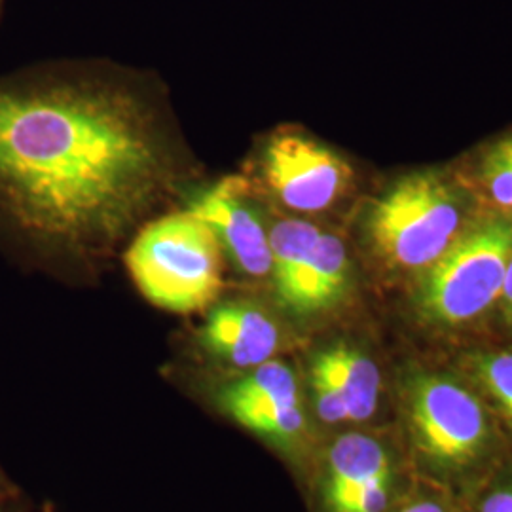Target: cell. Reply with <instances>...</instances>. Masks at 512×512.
<instances>
[{
	"instance_id": "obj_1",
	"label": "cell",
	"mask_w": 512,
	"mask_h": 512,
	"mask_svg": "<svg viewBox=\"0 0 512 512\" xmlns=\"http://www.w3.org/2000/svg\"><path fill=\"white\" fill-rule=\"evenodd\" d=\"M173 177L131 93L61 80L0 84V217L37 247H109Z\"/></svg>"
},
{
	"instance_id": "obj_2",
	"label": "cell",
	"mask_w": 512,
	"mask_h": 512,
	"mask_svg": "<svg viewBox=\"0 0 512 512\" xmlns=\"http://www.w3.org/2000/svg\"><path fill=\"white\" fill-rule=\"evenodd\" d=\"M224 251L215 232L194 213L162 217L126 253L129 275L148 302L179 315L207 311L224 287Z\"/></svg>"
},
{
	"instance_id": "obj_3",
	"label": "cell",
	"mask_w": 512,
	"mask_h": 512,
	"mask_svg": "<svg viewBox=\"0 0 512 512\" xmlns=\"http://www.w3.org/2000/svg\"><path fill=\"white\" fill-rule=\"evenodd\" d=\"M512 258V222L494 220L456 239L427 266L418 289L420 311L439 325L473 321L501 298Z\"/></svg>"
},
{
	"instance_id": "obj_4",
	"label": "cell",
	"mask_w": 512,
	"mask_h": 512,
	"mask_svg": "<svg viewBox=\"0 0 512 512\" xmlns=\"http://www.w3.org/2000/svg\"><path fill=\"white\" fill-rule=\"evenodd\" d=\"M408 429L421 459L437 473L459 475L484 458L492 425L471 389L440 374H414L404 387Z\"/></svg>"
},
{
	"instance_id": "obj_5",
	"label": "cell",
	"mask_w": 512,
	"mask_h": 512,
	"mask_svg": "<svg viewBox=\"0 0 512 512\" xmlns=\"http://www.w3.org/2000/svg\"><path fill=\"white\" fill-rule=\"evenodd\" d=\"M461 203L454 190L435 175H412L374 203L368 219L370 238L387 264L427 268L461 230Z\"/></svg>"
},
{
	"instance_id": "obj_6",
	"label": "cell",
	"mask_w": 512,
	"mask_h": 512,
	"mask_svg": "<svg viewBox=\"0 0 512 512\" xmlns=\"http://www.w3.org/2000/svg\"><path fill=\"white\" fill-rule=\"evenodd\" d=\"M209 406L287 458L302 456L310 440L308 404L298 376L279 359L230 372L213 385Z\"/></svg>"
},
{
	"instance_id": "obj_7",
	"label": "cell",
	"mask_w": 512,
	"mask_h": 512,
	"mask_svg": "<svg viewBox=\"0 0 512 512\" xmlns=\"http://www.w3.org/2000/svg\"><path fill=\"white\" fill-rule=\"evenodd\" d=\"M272 281L279 306L308 319L334 310L349 289L346 245L304 220H283L270 232Z\"/></svg>"
},
{
	"instance_id": "obj_8",
	"label": "cell",
	"mask_w": 512,
	"mask_h": 512,
	"mask_svg": "<svg viewBox=\"0 0 512 512\" xmlns=\"http://www.w3.org/2000/svg\"><path fill=\"white\" fill-rule=\"evenodd\" d=\"M262 165L275 198L296 213L329 209L351 181L349 165L334 150L289 131L270 139Z\"/></svg>"
},
{
	"instance_id": "obj_9",
	"label": "cell",
	"mask_w": 512,
	"mask_h": 512,
	"mask_svg": "<svg viewBox=\"0 0 512 512\" xmlns=\"http://www.w3.org/2000/svg\"><path fill=\"white\" fill-rule=\"evenodd\" d=\"M308 391L317 420L330 427L370 420L382 395V374L363 349L336 342L311 357Z\"/></svg>"
},
{
	"instance_id": "obj_10",
	"label": "cell",
	"mask_w": 512,
	"mask_h": 512,
	"mask_svg": "<svg viewBox=\"0 0 512 512\" xmlns=\"http://www.w3.org/2000/svg\"><path fill=\"white\" fill-rule=\"evenodd\" d=\"M198 346L209 361L230 372H245L275 359L283 332L274 315L253 300H217L198 330Z\"/></svg>"
},
{
	"instance_id": "obj_11",
	"label": "cell",
	"mask_w": 512,
	"mask_h": 512,
	"mask_svg": "<svg viewBox=\"0 0 512 512\" xmlns=\"http://www.w3.org/2000/svg\"><path fill=\"white\" fill-rule=\"evenodd\" d=\"M247 192L243 179L228 177L192 200L188 211L215 232L222 251L241 274L260 279L272 274L270 234Z\"/></svg>"
},
{
	"instance_id": "obj_12",
	"label": "cell",
	"mask_w": 512,
	"mask_h": 512,
	"mask_svg": "<svg viewBox=\"0 0 512 512\" xmlns=\"http://www.w3.org/2000/svg\"><path fill=\"white\" fill-rule=\"evenodd\" d=\"M393 478V458L384 442L348 431L325 450L319 478L323 512H351L374 486Z\"/></svg>"
},
{
	"instance_id": "obj_13",
	"label": "cell",
	"mask_w": 512,
	"mask_h": 512,
	"mask_svg": "<svg viewBox=\"0 0 512 512\" xmlns=\"http://www.w3.org/2000/svg\"><path fill=\"white\" fill-rule=\"evenodd\" d=\"M471 372L478 385L494 401L512 425V353H480L471 359Z\"/></svg>"
},
{
	"instance_id": "obj_14",
	"label": "cell",
	"mask_w": 512,
	"mask_h": 512,
	"mask_svg": "<svg viewBox=\"0 0 512 512\" xmlns=\"http://www.w3.org/2000/svg\"><path fill=\"white\" fill-rule=\"evenodd\" d=\"M484 177L494 202L512 211V139L497 145L488 156Z\"/></svg>"
},
{
	"instance_id": "obj_15",
	"label": "cell",
	"mask_w": 512,
	"mask_h": 512,
	"mask_svg": "<svg viewBox=\"0 0 512 512\" xmlns=\"http://www.w3.org/2000/svg\"><path fill=\"white\" fill-rule=\"evenodd\" d=\"M476 512H512V478L503 480L484 495Z\"/></svg>"
},
{
	"instance_id": "obj_16",
	"label": "cell",
	"mask_w": 512,
	"mask_h": 512,
	"mask_svg": "<svg viewBox=\"0 0 512 512\" xmlns=\"http://www.w3.org/2000/svg\"><path fill=\"white\" fill-rule=\"evenodd\" d=\"M393 512H452V509L435 495H418L403 503Z\"/></svg>"
},
{
	"instance_id": "obj_17",
	"label": "cell",
	"mask_w": 512,
	"mask_h": 512,
	"mask_svg": "<svg viewBox=\"0 0 512 512\" xmlns=\"http://www.w3.org/2000/svg\"><path fill=\"white\" fill-rule=\"evenodd\" d=\"M0 512H33L29 497L19 488L12 494L0 497Z\"/></svg>"
},
{
	"instance_id": "obj_18",
	"label": "cell",
	"mask_w": 512,
	"mask_h": 512,
	"mask_svg": "<svg viewBox=\"0 0 512 512\" xmlns=\"http://www.w3.org/2000/svg\"><path fill=\"white\" fill-rule=\"evenodd\" d=\"M499 300L503 302V308H505L509 321H512V258L509 262V268H507V277H505V285H503Z\"/></svg>"
},
{
	"instance_id": "obj_19",
	"label": "cell",
	"mask_w": 512,
	"mask_h": 512,
	"mask_svg": "<svg viewBox=\"0 0 512 512\" xmlns=\"http://www.w3.org/2000/svg\"><path fill=\"white\" fill-rule=\"evenodd\" d=\"M19 490V486H16L14 482H12V478L6 475V471L2 469V465H0V497L2 495L12 494V492H16Z\"/></svg>"
},
{
	"instance_id": "obj_20",
	"label": "cell",
	"mask_w": 512,
	"mask_h": 512,
	"mask_svg": "<svg viewBox=\"0 0 512 512\" xmlns=\"http://www.w3.org/2000/svg\"><path fill=\"white\" fill-rule=\"evenodd\" d=\"M40 512H57V511H55L54 503H50V501H46V503H44V505H42V509H40Z\"/></svg>"
}]
</instances>
